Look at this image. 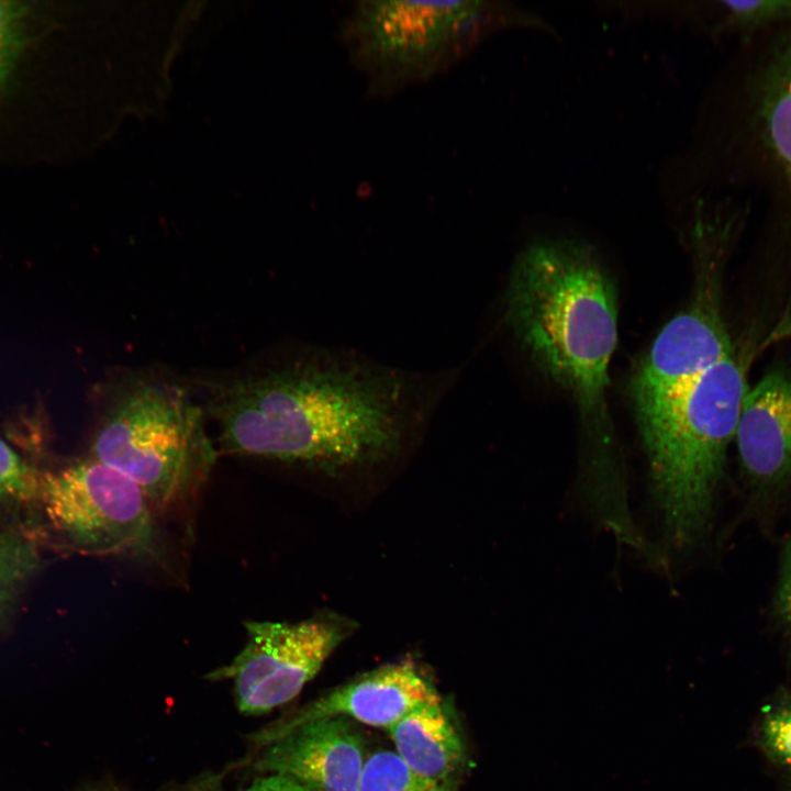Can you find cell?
<instances>
[{
  "label": "cell",
  "instance_id": "5",
  "mask_svg": "<svg viewBox=\"0 0 791 791\" xmlns=\"http://www.w3.org/2000/svg\"><path fill=\"white\" fill-rule=\"evenodd\" d=\"M511 25L547 30L539 18L492 1H358L341 26L370 96L388 97L430 80Z\"/></svg>",
  "mask_w": 791,
  "mask_h": 791
},
{
  "label": "cell",
  "instance_id": "23",
  "mask_svg": "<svg viewBox=\"0 0 791 791\" xmlns=\"http://www.w3.org/2000/svg\"><path fill=\"white\" fill-rule=\"evenodd\" d=\"M783 791H791V773L783 776Z\"/></svg>",
  "mask_w": 791,
  "mask_h": 791
},
{
  "label": "cell",
  "instance_id": "11",
  "mask_svg": "<svg viewBox=\"0 0 791 791\" xmlns=\"http://www.w3.org/2000/svg\"><path fill=\"white\" fill-rule=\"evenodd\" d=\"M366 758L354 721L335 716L289 731L261 748L255 766L265 775L290 778L312 791H358Z\"/></svg>",
  "mask_w": 791,
  "mask_h": 791
},
{
  "label": "cell",
  "instance_id": "18",
  "mask_svg": "<svg viewBox=\"0 0 791 791\" xmlns=\"http://www.w3.org/2000/svg\"><path fill=\"white\" fill-rule=\"evenodd\" d=\"M33 18L30 3L0 1V96L30 43Z\"/></svg>",
  "mask_w": 791,
  "mask_h": 791
},
{
  "label": "cell",
  "instance_id": "19",
  "mask_svg": "<svg viewBox=\"0 0 791 791\" xmlns=\"http://www.w3.org/2000/svg\"><path fill=\"white\" fill-rule=\"evenodd\" d=\"M41 478L42 475L0 437V504L40 500Z\"/></svg>",
  "mask_w": 791,
  "mask_h": 791
},
{
  "label": "cell",
  "instance_id": "6",
  "mask_svg": "<svg viewBox=\"0 0 791 791\" xmlns=\"http://www.w3.org/2000/svg\"><path fill=\"white\" fill-rule=\"evenodd\" d=\"M89 456L124 474L163 509L212 464L215 449L203 410L185 388L131 375L111 386Z\"/></svg>",
  "mask_w": 791,
  "mask_h": 791
},
{
  "label": "cell",
  "instance_id": "3",
  "mask_svg": "<svg viewBox=\"0 0 791 791\" xmlns=\"http://www.w3.org/2000/svg\"><path fill=\"white\" fill-rule=\"evenodd\" d=\"M706 116L701 169L720 194L701 197L791 254V21L737 44Z\"/></svg>",
  "mask_w": 791,
  "mask_h": 791
},
{
  "label": "cell",
  "instance_id": "21",
  "mask_svg": "<svg viewBox=\"0 0 791 791\" xmlns=\"http://www.w3.org/2000/svg\"><path fill=\"white\" fill-rule=\"evenodd\" d=\"M227 770L199 775L187 782L177 784L163 791H219ZM79 791H131L114 782H99L89 784Z\"/></svg>",
  "mask_w": 791,
  "mask_h": 791
},
{
  "label": "cell",
  "instance_id": "8",
  "mask_svg": "<svg viewBox=\"0 0 791 791\" xmlns=\"http://www.w3.org/2000/svg\"><path fill=\"white\" fill-rule=\"evenodd\" d=\"M245 628L241 653L208 678L232 680L237 709L246 715L267 713L296 698L346 633L342 624L325 619L248 621Z\"/></svg>",
  "mask_w": 791,
  "mask_h": 791
},
{
  "label": "cell",
  "instance_id": "20",
  "mask_svg": "<svg viewBox=\"0 0 791 791\" xmlns=\"http://www.w3.org/2000/svg\"><path fill=\"white\" fill-rule=\"evenodd\" d=\"M770 617L791 657V535L781 550L777 580L770 603Z\"/></svg>",
  "mask_w": 791,
  "mask_h": 791
},
{
  "label": "cell",
  "instance_id": "17",
  "mask_svg": "<svg viewBox=\"0 0 791 791\" xmlns=\"http://www.w3.org/2000/svg\"><path fill=\"white\" fill-rule=\"evenodd\" d=\"M358 791H456L413 772L391 750H378L366 758Z\"/></svg>",
  "mask_w": 791,
  "mask_h": 791
},
{
  "label": "cell",
  "instance_id": "7",
  "mask_svg": "<svg viewBox=\"0 0 791 791\" xmlns=\"http://www.w3.org/2000/svg\"><path fill=\"white\" fill-rule=\"evenodd\" d=\"M40 500L53 527L78 552L115 556L147 549L153 539L143 491L91 456L42 475Z\"/></svg>",
  "mask_w": 791,
  "mask_h": 791
},
{
  "label": "cell",
  "instance_id": "13",
  "mask_svg": "<svg viewBox=\"0 0 791 791\" xmlns=\"http://www.w3.org/2000/svg\"><path fill=\"white\" fill-rule=\"evenodd\" d=\"M387 731L394 753L408 768L422 778L456 788L466 753L442 700L415 708Z\"/></svg>",
  "mask_w": 791,
  "mask_h": 791
},
{
  "label": "cell",
  "instance_id": "9",
  "mask_svg": "<svg viewBox=\"0 0 791 791\" xmlns=\"http://www.w3.org/2000/svg\"><path fill=\"white\" fill-rule=\"evenodd\" d=\"M441 700L433 684L414 666L388 665L333 689L294 712L253 733L260 749L310 721L343 716L388 729L415 708Z\"/></svg>",
  "mask_w": 791,
  "mask_h": 791
},
{
  "label": "cell",
  "instance_id": "14",
  "mask_svg": "<svg viewBox=\"0 0 791 791\" xmlns=\"http://www.w3.org/2000/svg\"><path fill=\"white\" fill-rule=\"evenodd\" d=\"M708 5L710 34L734 38L737 44L791 21V0L715 1Z\"/></svg>",
  "mask_w": 791,
  "mask_h": 791
},
{
  "label": "cell",
  "instance_id": "16",
  "mask_svg": "<svg viewBox=\"0 0 791 791\" xmlns=\"http://www.w3.org/2000/svg\"><path fill=\"white\" fill-rule=\"evenodd\" d=\"M38 566L35 547L25 538L0 532V626Z\"/></svg>",
  "mask_w": 791,
  "mask_h": 791
},
{
  "label": "cell",
  "instance_id": "10",
  "mask_svg": "<svg viewBox=\"0 0 791 791\" xmlns=\"http://www.w3.org/2000/svg\"><path fill=\"white\" fill-rule=\"evenodd\" d=\"M733 346L712 302H697L656 336L631 381L635 410L686 387L732 355Z\"/></svg>",
  "mask_w": 791,
  "mask_h": 791
},
{
  "label": "cell",
  "instance_id": "12",
  "mask_svg": "<svg viewBox=\"0 0 791 791\" xmlns=\"http://www.w3.org/2000/svg\"><path fill=\"white\" fill-rule=\"evenodd\" d=\"M735 439L754 497L773 499L791 488V369H771L748 388Z\"/></svg>",
  "mask_w": 791,
  "mask_h": 791
},
{
  "label": "cell",
  "instance_id": "15",
  "mask_svg": "<svg viewBox=\"0 0 791 791\" xmlns=\"http://www.w3.org/2000/svg\"><path fill=\"white\" fill-rule=\"evenodd\" d=\"M756 748L781 773H791V691L781 687L761 706L753 728Z\"/></svg>",
  "mask_w": 791,
  "mask_h": 791
},
{
  "label": "cell",
  "instance_id": "1",
  "mask_svg": "<svg viewBox=\"0 0 791 791\" xmlns=\"http://www.w3.org/2000/svg\"><path fill=\"white\" fill-rule=\"evenodd\" d=\"M459 375V367L406 369L353 348L308 345L219 385L210 412L226 454L358 467L398 455Z\"/></svg>",
  "mask_w": 791,
  "mask_h": 791
},
{
  "label": "cell",
  "instance_id": "22",
  "mask_svg": "<svg viewBox=\"0 0 791 791\" xmlns=\"http://www.w3.org/2000/svg\"><path fill=\"white\" fill-rule=\"evenodd\" d=\"M244 791H312L294 780L275 773H267L256 779Z\"/></svg>",
  "mask_w": 791,
  "mask_h": 791
},
{
  "label": "cell",
  "instance_id": "4",
  "mask_svg": "<svg viewBox=\"0 0 791 791\" xmlns=\"http://www.w3.org/2000/svg\"><path fill=\"white\" fill-rule=\"evenodd\" d=\"M747 390L733 353L675 393L635 410L667 556L686 557L710 535Z\"/></svg>",
  "mask_w": 791,
  "mask_h": 791
},
{
  "label": "cell",
  "instance_id": "2",
  "mask_svg": "<svg viewBox=\"0 0 791 791\" xmlns=\"http://www.w3.org/2000/svg\"><path fill=\"white\" fill-rule=\"evenodd\" d=\"M504 309L520 346L571 393L593 427L595 448L587 470L615 469L605 392L617 343V307L614 285L597 254L570 239L528 244L511 268Z\"/></svg>",
  "mask_w": 791,
  "mask_h": 791
}]
</instances>
